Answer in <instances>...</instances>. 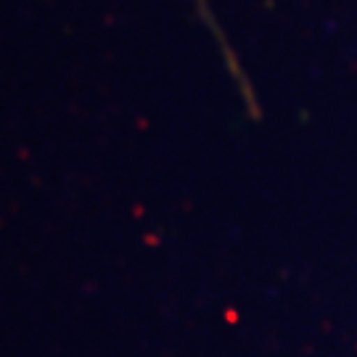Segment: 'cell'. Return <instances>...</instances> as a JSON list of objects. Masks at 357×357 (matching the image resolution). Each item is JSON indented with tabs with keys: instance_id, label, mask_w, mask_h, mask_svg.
<instances>
[{
	"instance_id": "cell-1",
	"label": "cell",
	"mask_w": 357,
	"mask_h": 357,
	"mask_svg": "<svg viewBox=\"0 0 357 357\" xmlns=\"http://www.w3.org/2000/svg\"><path fill=\"white\" fill-rule=\"evenodd\" d=\"M193 3H196V11H199L202 22L206 24V29L212 32L217 48H220V53H222V61H225L230 77H233V82H236V88H238V93H241V98H243V103H246V109H249V114L257 116V112H259V103H257V98H255L252 82H249V77L243 75L241 64H238V59H236V53H233V48H230L228 38H225V32H222V29H220V24H217L215 13H212V8H209V0H193Z\"/></svg>"
}]
</instances>
